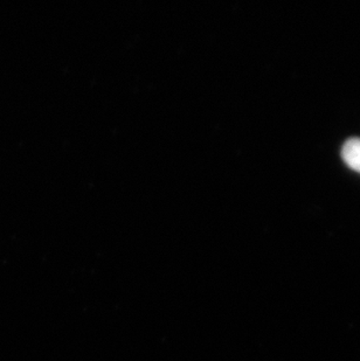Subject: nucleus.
<instances>
[{"instance_id":"obj_1","label":"nucleus","mask_w":360,"mask_h":361,"mask_svg":"<svg viewBox=\"0 0 360 361\" xmlns=\"http://www.w3.org/2000/svg\"><path fill=\"white\" fill-rule=\"evenodd\" d=\"M342 157L347 166L360 173V138H351L345 142Z\"/></svg>"}]
</instances>
